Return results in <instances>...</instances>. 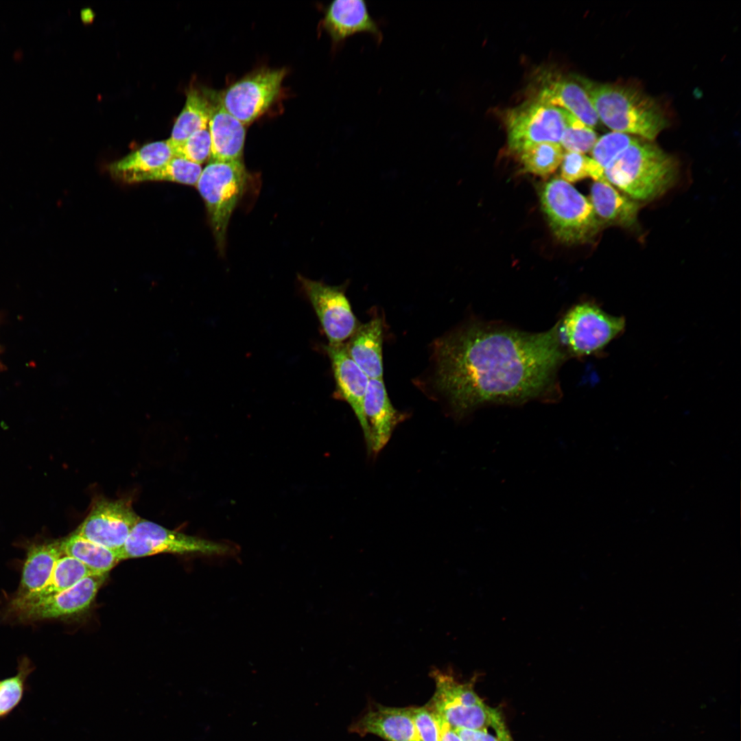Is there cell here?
<instances>
[{"mask_svg":"<svg viewBox=\"0 0 741 741\" xmlns=\"http://www.w3.org/2000/svg\"><path fill=\"white\" fill-rule=\"evenodd\" d=\"M285 69H262L235 82L217 97L221 106L244 126L261 116L279 95Z\"/></svg>","mask_w":741,"mask_h":741,"instance_id":"9","label":"cell"},{"mask_svg":"<svg viewBox=\"0 0 741 741\" xmlns=\"http://www.w3.org/2000/svg\"><path fill=\"white\" fill-rule=\"evenodd\" d=\"M108 574L85 577L72 587L40 602L23 607H9L10 615L21 621L58 618L87 609L105 582Z\"/></svg>","mask_w":741,"mask_h":741,"instance_id":"12","label":"cell"},{"mask_svg":"<svg viewBox=\"0 0 741 741\" xmlns=\"http://www.w3.org/2000/svg\"><path fill=\"white\" fill-rule=\"evenodd\" d=\"M234 550L235 548L224 543L169 530L140 517L117 554L121 561L160 553L221 556L231 555Z\"/></svg>","mask_w":741,"mask_h":741,"instance_id":"7","label":"cell"},{"mask_svg":"<svg viewBox=\"0 0 741 741\" xmlns=\"http://www.w3.org/2000/svg\"><path fill=\"white\" fill-rule=\"evenodd\" d=\"M211 107L212 103L205 93L191 89L168 139L172 147L183 142L194 132L207 128Z\"/></svg>","mask_w":741,"mask_h":741,"instance_id":"24","label":"cell"},{"mask_svg":"<svg viewBox=\"0 0 741 741\" xmlns=\"http://www.w3.org/2000/svg\"><path fill=\"white\" fill-rule=\"evenodd\" d=\"M518 154L524 169L541 176L553 173L561 163L563 156L560 143L553 142L533 144Z\"/></svg>","mask_w":741,"mask_h":741,"instance_id":"26","label":"cell"},{"mask_svg":"<svg viewBox=\"0 0 741 741\" xmlns=\"http://www.w3.org/2000/svg\"><path fill=\"white\" fill-rule=\"evenodd\" d=\"M59 543L62 554L78 560L96 574H108L120 561L116 552L88 540L75 532Z\"/></svg>","mask_w":741,"mask_h":741,"instance_id":"25","label":"cell"},{"mask_svg":"<svg viewBox=\"0 0 741 741\" xmlns=\"http://www.w3.org/2000/svg\"><path fill=\"white\" fill-rule=\"evenodd\" d=\"M208 129L211 139V161L242 160L245 126L228 113L217 99L215 104L212 103Z\"/></svg>","mask_w":741,"mask_h":741,"instance_id":"17","label":"cell"},{"mask_svg":"<svg viewBox=\"0 0 741 741\" xmlns=\"http://www.w3.org/2000/svg\"><path fill=\"white\" fill-rule=\"evenodd\" d=\"M364 412L369 434L368 453L377 455L404 418L392 405L383 379H369L364 400Z\"/></svg>","mask_w":741,"mask_h":741,"instance_id":"15","label":"cell"},{"mask_svg":"<svg viewBox=\"0 0 741 741\" xmlns=\"http://www.w3.org/2000/svg\"><path fill=\"white\" fill-rule=\"evenodd\" d=\"M322 25L335 45L359 33L370 34L378 43L383 39L378 23L370 14L363 0L331 2L325 10Z\"/></svg>","mask_w":741,"mask_h":741,"instance_id":"14","label":"cell"},{"mask_svg":"<svg viewBox=\"0 0 741 741\" xmlns=\"http://www.w3.org/2000/svg\"><path fill=\"white\" fill-rule=\"evenodd\" d=\"M561 177L567 183H574L590 177L595 181L606 180L604 169L593 158L583 154L567 152L561 161Z\"/></svg>","mask_w":741,"mask_h":741,"instance_id":"29","label":"cell"},{"mask_svg":"<svg viewBox=\"0 0 741 741\" xmlns=\"http://www.w3.org/2000/svg\"><path fill=\"white\" fill-rule=\"evenodd\" d=\"M174 156L168 139L152 142L112 163L109 171L115 178L133 183L137 176L163 166Z\"/></svg>","mask_w":741,"mask_h":741,"instance_id":"21","label":"cell"},{"mask_svg":"<svg viewBox=\"0 0 741 741\" xmlns=\"http://www.w3.org/2000/svg\"><path fill=\"white\" fill-rule=\"evenodd\" d=\"M590 202L601 224L629 227L637 221L639 204L618 192L607 180L592 185Z\"/></svg>","mask_w":741,"mask_h":741,"instance_id":"20","label":"cell"},{"mask_svg":"<svg viewBox=\"0 0 741 741\" xmlns=\"http://www.w3.org/2000/svg\"><path fill=\"white\" fill-rule=\"evenodd\" d=\"M330 344H340L357 329V320L345 295V285H329L298 276Z\"/></svg>","mask_w":741,"mask_h":741,"instance_id":"11","label":"cell"},{"mask_svg":"<svg viewBox=\"0 0 741 741\" xmlns=\"http://www.w3.org/2000/svg\"><path fill=\"white\" fill-rule=\"evenodd\" d=\"M571 115L537 99L510 110L506 119L509 148L518 154L533 144L559 143Z\"/></svg>","mask_w":741,"mask_h":741,"instance_id":"8","label":"cell"},{"mask_svg":"<svg viewBox=\"0 0 741 741\" xmlns=\"http://www.w3.org/2000/svg\"><path fill=\"white\" fill-rule=\"evenodd\" d=\"M432 358L431 386L462 419L486 405L554 400L567 356L555 326L529 333L472 321L436 340Z\"/></svg>","mask_w":741,"mask_h":741,"instance_id":"1","label":"cell"},{"mask_svg":"<svg viewBox=\"0 0 741 741\" xmlns=\"http://www.w3.org/2000/svg\"><path fill=\"white\" fill-rule=\"evenodd\" d=\"M537 99L568 111L592 128L599 121L589 95L579 82L567 79L547 81Z\"/></svg>","mask_w":741,"mask_h":741,"instance_id":"19","label":"cell"},{"mask_svg":"<svg viewBox=\"0 0 741 741\" xmlns=\"http://www.w3.org/2000/svg\"><path fill=\"white\" fill-rule=\"evenodd\" d=\"M599 120L614 132L652 141L668 125L663 109L641 90L625 84L579 78Z\"/></svg>","mask_w":741,"mask_h":741,"instance_id":"2","label":"cell"},{"mask_svg":"<svg viewBox=\"0 0 741 741\" xmlns=\"http://www.w3.org/2000/svg\"><path fill=\"white\" fill-rule=\"evenodd\" d=\"M32 670L27 660L23 661L15 675L0 680V720L5 718L21 703Z\"/></svg>","mask_w":741,"mask_h":741,"instance_id":"28","label":"cell"},{"mask_svg":"<svg viewBox=\"0 0 741 741\" xmlns=\"http://www.w3.org/2000/svg\"><path fill=\"white\" fill-rule=\"evenodd\" d=\"M597 139L592 128L572 115L559 143L567 152L583 154L591 150Z\"/></svg>","mask_w":741,"mask_h":741,"instance_id":"31","label":"cell"},{"mask_svg":"<svg viewBox=\"0 0 741 741\" xmlns=\"http://www.w3.org/2000/svg\"><path fill=\"white\" fill-rule=\"evenodd\" d=\"M382 345V322L379 318H374L360 325L344 346L369 379H383Z\"/></svg>","mask_w":741,"mask_h":741,"instance_id":"18","label":"cell"},{"mask_svg":"<svg viewBox=\"0 0 741 741\" xmlns=\"http://www.w3.org/2000/svg\"><path fill=\"white\" fill-rule=\"evenodd\" d=\"M677 172L672 156L652 141L641 138L604 169L605 179L635 201L649 200L663 194L674 184Z\"/></svg>","mask_w":741,"mask_h":741,"instance_id":"3","label":"cell"},{"mask_svg":"<svg viewBox=\"0 0 741 741\" xmlns=\"http://www.w3.org/2000/svg\"><path fill=\"white\" fill-rule=\"evenodd\" d=\"M462 741H503V738L508 730L502 732L499 737L489 733L488 729H470L464 728H454Z\"/></svg>","mask_w":741,"mask_h":741,"instance_id":"34","label":"cell"},{"mask_svg":"<svg viewBox=\"0 0 741 741\" xmlns=\"http://www.w3.org/2000/svg\"><path fill=\"white\" fill-rule=\"evenodd\" d=\"M503 741H513L509 732L504 736Z\"/></svg>","mask_w":741,"mask_h":741,"instance_id":"36","label":"cell"},{"mask_svg":"<svg viewBox=\"0 0 741 741\" xmlns=\"http://www.w3.org/2000/svg\"><path fill=\"white\" fill-rule=\"evenodd\" d=\"M174 156L201 165L211 157V139L208 127L200 130L180 144L172 147Z\"/></svg>","mask_w":741,"mask_h":741,"instance_id":"32","label":"cell"},{"mask_svg":"<svg viewBox=\"0 0 741 741\" xmlns=\"http://www.w3.org/2000/svg\"><path fill=\"white\" fill-rule=\"evenodd\" d=\"M637 139L636 137L614 131L605 134L597 139L591 149V158L604 169Z\"/></svg>","mask_w":741,"mask_h":741,"instance_id":"30","label":"cell"},{"mask_svg":"<svg viewBox=\"0 0 741 741\" xmlns=\"http://www.w3.org/2000/svg\"><path fill=\"white\" fill-rule=\"evenodd\" d=\"M325 351L331 360L337 392L352 408L367 446L369 434L364 412V400L369 379L349 355L344 344H329L325 346Z\"/></svg>","mask_w":741,"mask_h":741,"instance_id":"13","label":"cell"},{"mask_svg":"<svg viewBox=\"0 0 741 741\" xmlns=\"http://www.w3.org/2000/svg\"><path fill=\"white\" fill-rule=\"evenodd\" d=\"M625 318L605 312L596 302L586 301L569 309L554 325L567 357L598 355L625 329Z\"/></svg>","mask_w":741,"mask_h":741,"instance_id":"4","label":"cell"},{"mask_svg":"<svg viewBox=\"0 0 741 741\" xmlns=\"http://www.w3.org/2000/svg\"><path fill=\"white\" fill-rule=\"evenodd\" d=\"M248 174L242 160L210 161L202 170L196 187L207 210L219 250L223 252L227 227L246 185Z\"/></svg>","mask_w":741,"mask_h":741,"instance_id":"5","label":"cell"},{"mask_svg":"<svg viewBox=\"0 0 741 741\" xmlns=\"http://www.w3.org/2000/svg\"><path fill=\"white\" fill-rule=\"evenodd\" d=\"M202 170L201 165L174 156L163 166L137 176L133 183L159 180L196 185Z\"/></svg>","mask_w":741,"mask_h":741,"instance_id":"27","label":"cell"},{"mask_svg":"<svg viewBox=\"0 0 741 741\" xmlns=\"http://www.w3.org/2000/svg\"><path fill=\"white\" fill-rule=\"evenodd\" d=\"M139 518L126 499H99L75 532L118 553Z\"/></svg>","mask_w":741,"mask_h":741,"instance_id":"10","label":"cell"},{"mask_svg":"<svg viewBox=\"0 0 741 741\" xmlns=\"http://www.w3.org/2000/svg\"><path fill=\"white\" fill-rule=\"evenodd\" d=\"M540 199L552 230L561 242H586L602 225L590 201L563 179L554 178L545 183Z\"/></svg>","mask_w":741,"mask_h":741,"instance_id":"6","label":"cell"},{"mask_svg":"<svg viewBox=\"0 0 741 741\" xmlns=\"http://www.w3.org/2000/svg\"><path fill=\"white\" fill-rule=\"evenodd\" d=\"M414 724L420 741H440L441 726L439 716L427 705L411 707Z\"/></svg>","mask_w":741,"mask_h":741,"instance_id":"33","label":"cell"},{"mask_svg":"<svg viewBox=\"0 0 741 741\" xmlns=\"http://www.w3.org/2000/svg\"><path fill=\"white\" fill-rule=\"evenodd\" d=\"M439 718L441 726V736L440 741H462L457 732L455 731L454 728L449 725L440 716Z\"/></svg>","mask_w":741,"mask_h":741,"instance_id":"35","label":"cell"},{"mask_svg":"<svg viewBox=\"0 0 741 741\" xmlns=\"http://www.w3.org/2000/svg\"><path fill=\"white\" fill-rule=\"evenodd\" d=\"M360 736L372 733L387 741H420L410 708L377 706L351 727Z\"/></svg>","mask_w":741,"mask_h":741,"instance_id":"16","label":"cell"},{"mask_svg":"<svg viewBox=\"0 0 741 741\" xmlns=\"http://www.w3.org/2000/svg\"><path fill=\"white\" fill-rule=\"evenodd\" d=\"M62 555L59 543L32 545L27 552L16 597L25 596L43 587Z\"/></svg>","mask_w":741,"mask_h":741,"instance_id":"23","label":"cell"},{"mask_svg":"<svg viewBox=\"0 0 741 741\" xmlns=\"http://www.w3.org/2000/svg\"><path fill=\"white\" fill-rule=\"evenodd\" d=\"M99 574L78 560L67 556H61L56 563L47 583L40 589L23 597H15L10 607H23L40 602L56 593L61 592L86 576Z\"/></svg>","mask_w":741,"mask_h":741,"instance_id":"22","label":"cell"}]
</instances>
